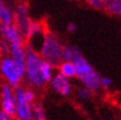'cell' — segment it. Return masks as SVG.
Wrapping results in <instances>:
<instances>
[{
    "instance_id": "5bb4252c",
    "label": "cell",
    "mask_w": 121,
    "mask_h": 120,
    "mask_svg": "<svg viewBox=\"0 0 121 120\" xmlns=\"http://www.w3.org/2000/svg\"><path fill=\"white\" fill-rule=\"evenodd\" d=\"M57 67L59 70L58 73H60L66 78H68L69 80L73 79V78H76V69H75L74 64L72 62L62 61Z\"/></svg>"
},
{
    "instance_id": "83f0119b",
    "label": "cell",
    "mask_w": 121,
    "mask_h": 120,
    "mask_svg": "<svg viewBox=\"0 0 121 120\" xmlns=\"http://www.w3.org/2000/svg\"><path fill=\"white\" fill-rule=\"evenodd\" d=\"M24 1H25V0H24Z\"/></svg>"
},
{
    "instance_id": "7402d4cb",
    "label": "cell",
    "mask_w": 121,
    "mask_h": 120,
    "mask_svg": "<svg viewBox=\"0 0 121 120\" xmlns=\"http://www.w3.org/2000/svg\"><path fill=\"white\" fill-rule=\"evenodd\" d=\"M1 53L2 54H6L7 55L8 54V52H9V43H7L6 41L4 40H1Z\"/></svg>"
},
{
    "instance_id": "9c48e42d",
    "label": "cell",
    "mask_w": 121,
    "mask_h": 120,
    "mask_svg": "<svg viewBox=\"0 0 121 120\" xmlns=\"http://www.w3.org/2000/svg\"><path fill=\"white\" fill-rule=\"evenodd\" d=\"M78 79L82 83L83 87L87 88L91 93H96L100 90V75L95 70L90 72V73L79 77Z\"/></svg>"
},
{
    "instance_id": "8992f818",
    "label": "cell",
    "mask_w": 121,
    "mask_h": 120,
    "mask_svg": "<svg viewBox=\"0 0 121 120\" xmlns=\"http://www.w3.org/2000/svg\"><path fill=\"white\" fill-rule=\"evenodd\" d=\"M8 56L13 60V62L16 64V66L25 75V61L27 56L25 39L9 43Z\"/></svg>"
},
{
    "instance_id": "4fadbf2b",
    "label": "cell",
    "mask_w": 121,
    "mask_h": 120,
    "mask_svg": "<svg viewBox=\"0 0 121 120\" xmlns=\"http://www.w3.org/2000/svg\"><path fill=\"white\" fill-rule=\"evenodd\" d=\"M83 54L82 51L74 45H64L62 51V61L73 62L75 59Z\"/></svg>"
},
{
    "instance_id": "ac0fdd59",
    "label": "cell",
    "mask_w": 121,
    "mask_h": 120,
    "mask_svg": "<svg viewBox=\"0 0 121 120\" xmlns=\"http://www.w3.org/2000/svg\"><path fill=\"white\" fill-rule=\"evenodd\" d=\"M108 13H110L116 17L121 16V0H111L110 9Z\"/></svg>"
},
{
    "instance_id": "484cf974",
    "label": "cell",
    "mask_w": 121,
    "mask_h": 120,
    "mask_svg": "<svg viewBox=\"0 0 121 120\" xmlns=\"http://www.w3.org/2000/svg\"><path fill=\"white\" fill-rule=\"evenodd\" d=\"M1 54H2V53H1V49H0V56H1Z\"/></svg>"
},
{
    "instance_id": "d6986e66",
    "label": "cell",
    "mask_w": 121,
    "mask_h": 120,
    "mask_svg": "<svg viewBox=\"0 0 121 120\" xmlns=\"http://www.w3.org/2000/svg\"><path fill=\"white\" fill-rule=\"evenodd\" d=\"M25 98L30 103L34 104L35 100V98H37L35 91L33 90V89H25Z\"/></svg>"
},
{
    "instance_id": "ffe728a7",
    "label": "cell",
    "mask_w": 121,
    "mask_h": 120,
    "mask_svg": "<svg viewBox=\"0 0 121 120\" xmlns=\"http://www.w3.org/2000/svg\"><path fill=\"white\" fill-rule=\"evenodd\" d=\"M90 7H92L95 10H104V5H102L101 0H85Z\"/></svg>"
},
{
    "instance_id": "8fae6325",
    "label": "cell",
    "mask_w": 121,
    "mask_h": 120,
    "mask_svg": "<svg viewBox=\"0 0 121 120\" xmlns=\"http://www.w3.org/2000/svg\"><path fill=\"white\" fill-rule=\"evenodd\" d=\"M75 66V69H76V77L79 78L81 76H84L90 72L94 71V67L91 63L88 61V60L85 58V56L82 54L81 56H79L77 59H75L73 62H72Z\"/></svg>"
},
{
    "instance_id": "d4e9b609",
    "label": "cell",
    "mask_w": 121,
    "mask_h": 120,
    "mask_svg": "<svg viewBox=\"0 0 121 120\" xmlns=\"http://www.w3.org/2000/svg\"><path fill=\"white\" fill-rule=\"evenodd\" d=\"M101 1H102V5H104V9L105 11H107V12H109L111 0H101Z\"/></svg>"
},
{
    "instance_id": "5b68a950",
    "label": "cell",
    "mask_w": 121,
    "mask_h": 120,
    "mask_svg": "<svg viewBox=\"0 0 121 120\" xmlns=\"http://www.w3.org/2000/svg\"><path fill=\"white\" fill-rule=\"evenodd\" d=\"M16 99L15 116L18 120H29L33 114V104L25 98V88L21 85L14 88Z\"/></svg>"
},
{
    "instance_id": "cb8c5ba5",
    "label": "cell",
    "mask_w": 121,
    "mask_h": 120,
    "mask_svg": "<svg viewBox=\"0 0 121 120\" xmlns=\"http://www.w3.org/2000/svg\"><path fill=\"white\" fill-rule=\"evenodd\" d=\"M12 117L13 116L9 115L8 113H6L5 111L0 109V120H12Z\"/></svg>"
},
{
    "instance_id": "2e32d148",
    "label": "cell",
    "mask_w": 121,
    "mask_h": 120,
    "mask_svg": "<svg viewBox=\"0 0 121 120\" xmlns=\"http://www.w3.org/2000/svg\"><path fill=\"white\" fill-rule=\"evenodd\" d=\"M29 120H47L45 110L41 104H33V114Z\"/></svg>"
},
{
    "instance_id": "603a6c76",
    "label": "cell",
    "mask_w": 121,
    "mask_h": 120,
    "mask_svg": "<svg viewBox=\"0 0 121 120\" xmlns=\"http://www.w3.org/2000/svg\"><path fill=\"white\" fill-rule=\"evenodd\" d=\"M67 31L70 34H73L77 31V25L75 23H69L67 25Z\"/></svg>"
},
{
    "instance_id": "ba28073f",
    "label": "cell",
    "mask_w": 121,
    "mask_h": 120,
    "mask_svg": "<svg viewBox=\"0 0 121 120\" xmlns=\"http://www.w3.org/2000/svg\"><path fill=\"white\" fill-rule=\"evenodd\" d=\"M49 85L53 92L57 93L62 97H69L72 93V84L70 80L60 73L53 75L51 81L49 82Z\"/></svg>"
},
{
    "instance_id": "7a4b0ae2",
    "label": "cell",
    "mask_w": 121,
    "mask_h": 120,
    "mask_svg": "<svg viewBox=\"0 0 121 120\" xmlns=\"http://www.w3.org/2000/svg\"><path fill=\"white\" fill-rule=\"evenodd\" d=\"M27 56L25 61V75L24 79L27 84L34 89H41L44 86L42 82L40 69L43 60L40 57L38 51L33 49L29 44H26Z\"/></svg>"
},
{
    "instance_id": "6da1fadb",
    "label": "cell",
    "mask_w": 121,
    "mask_h": 120,
    "mask_svg": "<svg viewBox=\"0 0 121 120\" xmlns=\"http://www.w3.org/2000/svg\"><path fill=\"white\" fill-rule=\"evenodd\" d=\"M63 47L64 44L57 34L46 32L39 47V54L43 61L51 64L53 67H57L62 62Z\"/></svg>"
},
{
    "instance_id": "44dd1931",
    "label": "cell",
    "mask_w": 121,
    "mask_h": 120,
    "mask_svg": "<svg viewBox=\"0 0 121 120\" xmlns=\"http://www.w3.org/2000/svg\"><path fill=\"white\" fill-rule=\"evenodd\" d=\"M112 80L110 78L108 77H105V76H100V81H99V84H100V88H104V89H109L111 86H112Z\"/></svg>"
},
{
    "instance_id": "3957f363",
    "label": "cell",
    "mask_w": 121,
    "mask_h": 120,
    "mask_svg": "<svg viewBox=\"0 0 121 120\" xmlns=\"http://www.w3.org/2000/svg\"><path fill=\"white\" fill-rule=\"evenodd\" d=\"M0 75L5 80L6 84L13 88L20 86L24 79V73L20 71L8 55L0 60Z\"/></svg>"
},
{
    "instance_id": "277c9868",
    "label": "cell",
    "mask_w": 121,
    "mask_h": 120,
    "mask_svg": "<svg viewBox=\"0 0 121 120\" xmlns=\"http://www.w3.org/2000/svg\"><path fill=\"white\" fill-rule=\"evenodd\" d=\"M31 18L29 14V6L26 2L18 3L14 8V21L13 24L17 30L19 31L21 35L26 39L29 32V28L31 25Z\"/></svg>"
},
{
    "instance_id": "30bf717a",
    "label": "cell",
    "mask_w": 121,
    "mask_h": 120,
    "mask_svg": "<svg viewBox=\"0 0 121 120\" xmlns=\"http://www.w3.org/2000/svg\"><path fill=\"white\" fill-rule=\"evenodd\" d=\"M0 37L2 38V40L6 41L7 43L24 39L14 24H10V25L0 24Z\"/></svg>"
},
{
    "instance_id": "7c38bea8",
    "label": "cell",
    "mask_w": 121,
    "mask_h": 120,
    "mask_svg": "<svg viewBox=\"0 0 121 120\" xmlns=\"http://www.w3.org/2000/svg\"><path fill=\"white\" fill-rule=\"evenodd\" d=\"M14 21V8L5 1L0 2V24L10 25Z\"/></svg>"
},
{
    "instance_id": "4316f807",
    "label": "cell",
    "mask_w": 121,
    "mask_h": 120,
    "mask_svg": "<svg viewBox=\"0 0 121 120\" xmlns=\"http://www.w3.org/2000/svg\"><path fill=\"white\" fill-rule=\"evenodd\" d=\"M3 1H5V0H0V2H3Z\"/></svg>"
},
{
    "instance_id": "52a82bcc",
    "label": "cell",
    "mask_w": 121,
    "mask_h": 120,
    "mask_svg": "<svg viewBox=\"0 0 121 120\" xmlns=\"http://www.w3.org/2000/svg\"><path fill=\"white\" fill-rule=\"evenodd\" d=\"M1 110L5 111L11 116H15L16 99L14 88L8 84H4L1 88Z\"/></svg>"
},
{
    "instance_id": "9a60e30c",
    "label": "cell",
    "mask_w": 121,
    "mask_h": 120,
    "mask_svg": "<svg viewBox=\"0 0 121 120\" xmlns=\"http://www.w3.org/2000/svg\"><path fill=\"white\" fill-rule=\"evenodd\" d=\"M54 68L53 66L49 63H47L45 61L42 62L41 64V69H40V75H41V79L42 82L45 84H49V82L51 81L52 77L54 75Z\"/></svg>"
},
{
    "instance_id": "e0dca14e",
    "label": "cell",
    "mask_w": 121,
    "mask_h": 120,
    "mask_svg": "<svg viewBox=\"0 0 121 120\" xmlns=\"http://www.w3.org/2000/svg\"><path fill=\"white\" fill-rule=\"evenodd\" d=\"M91 97H92V93H91L89 90L87 88L85 87H80L78 88L77 90V98L79 99L80 100L82 101H87L91 99Z\"/></svg>"
}]
</instances>
